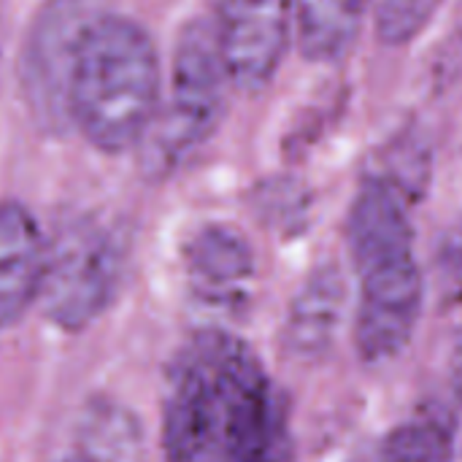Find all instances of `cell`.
<instances>
[{"label": "cell", "mask_w": 462, "mask_h": 462, "mask_svg": "<svg viewBox=\"0 0 462 462\" xmlns=\"http://www.w3.org/2000/svg\"><path fill=\"white\" fill-rule=\"evenodd\" d=\"M300 51L314 62L349 54L374 0H292Z\"/></svg>", "instance_id": "obj_11"}, {"label": "cell", "mask_w": 462, "mask_h": 462, "mask_svg": "<svg viewBox=\"0 0 462 462\" xmlns=\"http://www.w3.org/2000/svg\"><path fill=\"white\" fill-rule=\"evenodd\" d=\"M165 462H290L287 403L236 336L198 330L173 357L162 401Z\"/></svg>", "instance_id": "obj_1"}, {"label": "cell", "mask_w": 462, "mask_h": 462, "mask_svg": "<svg viewBox=\"0 0 462 462\" xmlns=\"http://www.w3.org/2000/svg\"><path fill=\"white\" fill-rule=\"evenodd\" d=\"M452 460V436L436 420H414L395 428L376 462H449Z\"/></svg>", "instance_id": "obj_13"}, {"label": "cell", "mask_w": 462, "mask_h": 462, "mask_svg": "<svg viewBox=\"0 0 462 462\" xmlns=\"http://www.w3.org/2000/svg\"><path fill=\"white\" fill-rule=\"evenodd\" d=\"M62 462H87L81 455H73V457H68V460H62Z\"/></svg>", "instance_id": "obj_15"}, {"label": "cell", "mask_w": 462, "mask_h": 462, "mask_svg": "<svg viewBox=\"0 0 462 462\" xmlns=\"http://www.w3.org/2000/svg\"><path fill=\"white\" fill-rule=\"evenodd\" d=\"M227 70L211 19H189L176 41L165 103L141 138V165L149 176H173L214 135L225 114ZM233 87V84H230Z\"/></svg>", "instance_id": "obj_4"}, {"label": "cell", "mask_w": 462, "mask_h": 462, "mask_svg": "<svg viewBox=\"0 0 462 462\" xmlns=\"http://www.w3.org/2000/svg\"><path fill=\"white\" fill-rule=\"evenodd\" d=\"M160 57L130 16L106 11L84 35L70 76V127L95 149H135L160 106Z\"/></svg>", "instance_id": "obj_3"}, {"label": "cell", "mask_w": 462, "mask_h": 462, "mask_svg": "<svg viewBox=\"0 0 462 462\" xmlns=\"http://www.w3.org/2000/svg\"><path fill=\"white\" fill-rule=\"evenodd\" d=\"M460 387H462V352H460Z\"/></svg>", "instance_id": "obj_16"}, {"label": "cell", "mask_w": 462, "mask_h": 462, "mask_svg": "<svg viewBox=\"0 0 462 462\" xmlns=\"http://www.w3.org/2000/svg\"><path fill=\"white\" fill-rule=\"evenodd\" d=\"M346 241L360 276L357 349L365 360L395 357L422 311V271L406 206L387 181H365L352 203Z\"/></svg>", "instance_id": "obj_2"}, {"label": "cell", "mask_w": 462, "mask_h": 462, "mask_svg": "<svg viewBox=\"0 0 462 462\" xmlns=\"http://www.w3.org/2000/svg\"><path fill=\"white\" fill-rule=\"evenodd\" d=\"M108 11L106 0H46L35 14L19 60L24 100L43 130L70 127L68 95L87 30Z\"/></svg>", "instance_id": "obj_6"}, {"label": "cell", "mask_w": 462, "mask_h": 462, "mask_svg": "<svg viewBox=\"0 0 462 462\" xmlns=\"http://www.w3.org/2000/svg\"><path fill=\"white\" fill-rule=\"evenodd\" d=\"M46 238L19 200L0 203V330L16 325L38 300Z\"/></svg>", "instance_id": "obj_9"}, {"label": "cell", "mask_w": 462, "mask_h": 462, "mask_svg": "<svg viewBox=\"0 0 462 462\" xmlns=\"http://www.w3.org/2000/svg\"><path fill=\"white\" fill-rule=\"evenodd\" d=\"M344 298L346 287L338 268L325 265L309 276L287 319V346L298 357H319L328 352L341 325Z\"/></svg>", "instance_id": "obj_10"}, {"label": "cell", "mask_w": 462, "mask_h": 462, "mask_svg": "<svg viewBox=\"0 0 462 462\" xmlns=\"http://www.w3.org/2000/svg\"><path fill=\"white\" fill-rule=\"evenodd\" d=\"M79 455L87 462H138V422L111 401L92 403L79 428Z\"/></svg>", "instance_id": "obj_12"}, {"label": "cell", "mask_w": 462, "mask_h": 462, "mask_svg": "<svg viewBox=\"0 0 462 462\" xmlns=\"http://www.w3.org/2000/svg\"><path fill=\"white\" fill-rule=\"evenodd\" d=\"M184 273L198 300L238 309L252 292L254 254L241 230L222 222L203 225L184 246Z\"/></svg>", "instance_id": "obj_8"}, {"label": "cell", "mask_w": 462, "mask_h": 462, "mask_svg": "<svg viewBox=\"0 0 462 462\" xmlns=\"http://www.w3.org/2000/svg\"><path fill=\"white\" fill-rule=\"evenodd\" d=\"M441 0H374L376 32L390 46H403L417 38L433 19Z\"/></svg>", "instance_id": "obj_14"}, {"label": "cell", "mask_w": 462, "mask_h": 462, "mask_svg": "<svg viewBox=\"0 0 462 462\" xmlns=\"http://www.w3.org/2000/svg\"><path fill=\"white\" fill-rule=\"evenodd\" d=\"M125 254L114 233L95 219H73L46 241L38 300L43 314L68 333L89 328L122 284Z\"/></svg>", "instance_id": "obj_5"}, {"label": "cell", "mask_w": 462, "mask_h": 462, "mask_svg": "<svg viewBox=\"0 0 462 462\" xmlns=\"http://www.w3.org/2000/svg\"><path fill=\"white\" fill-rule=\"evenodd\" d=\"M292 30V0H217L214 32L230 84L263 92L284 62Z\"/></svg>", "instance_id": "obj_7"}]
</instances>
